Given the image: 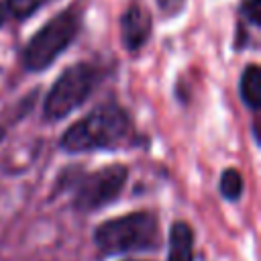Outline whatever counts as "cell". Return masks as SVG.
Here are the masks:
<instances>
[{
	"label": "cell",
	"instance_id": "obj_5",
	"mask_svg": "<svg viewBox=\"0 0 261 261\" xmlns=\"http://www.w3.org/2000/svg\"><path fill=\"white\" fill-rule=\"evenodd\" d=\"M124 181H126V167L124 165L116 163V165L102 167V169H98V171H94L82 179V184L77 186L73 204L77 210L102 208L120 194Z\"/></svg>",
	"mask_w": 261,
	"mask_h": 261
},
{
	"label": "cell",
	"instance_id": "obj_10",
	"mask_svg": "<svg viewBox=\"0 0 261 261\" xmlns=\"http://www.w3.org/2000/svg\"><path fill=\"white\" fill-rule=\"evenodd\" d=\"M45 0H6V10L14 14L16 18H27L31 16Z\"/></svg>",
	"mask_w": 261,
	"mask_h": 261
},
{
	"label": "cell",
	"instance_id": "obj_13",
	"mask_svg": "<svg viewBox=\"0 0 261 261\" xmlns=\"http://www.w3.org/2000/svg\"><path fill=\"white\" fill-rule=\"evenodd\" d=\"M6 14H8V10H6V4H4V2H0V24L6 20Z\"/></svg>",
	"mask_w": 261,
	"mask_h": 261
},
{
	"label": "cell",
	"instance_id": "obj_9",
	"mask_svg": "<svg viewBox=\"0 0 261 261\" xmlns=\"http://www.w3.org/2000/svg\"><path fill=\"white\" fill-rule=\"evenodd\" d=\"M220 192L228 200H239V196L243 194V177L237 169H224L220 177Z\"/></svg>",
	"mask_w": 261,
	"mask_h": 261
},
{
	"label": "cell",
	"instance_id": "obj_3",
	"mask_svg": "<svg viewBox=\"0 0 261 261\" xmlns=\"http://www.w3.org/2000/svg\"><path fill=\"white\" fill-rule=\"evenodd\" d=\"M77 33V18L73 12H59L47 20L29 41L24 49V65L31 71H41L49 67L55 57L71 43Z\"/></svg>",
	"mask_w": 261,
	"mask_h": 261
},
{
	"label": "cell",
	"instance_id": "obj_2",
	"mask_svg": "<svg viewBox=\"0 0 261 261\" xmlns=\"http://www.w3.org/2000/svg\"><path fill=\"white\" fill-rule=\"evenodd\" d=\"M94 241L102 255L153 249L157 245V220L149 212H133L110 218L94 230Z\"/></svg>",
	"mask_w": 261,
	"mask_h": 261
},
{
	"label": "cell",
	"instance_id": "obj_14",
	"mask_svg": "<svg viewBox=\"0 0 261 261\" xmlns=\"http://www.w3.org/2000/svg\"><path fill=\"white\" fill-rule=\"evenodd\" d=\"M128 261H137V259H128Z\"/></svg>",
	"mask_w": 261,
	"mask_h": 261
},
{
	"label": "cell",
	"instance_id": "obj_7",
	"mask_svg": "<svg viewBox=\"0 0 261 261\" xmlns=\"http://www.w3.org/2000/svg\"><path fill=\"white\" fill-rule=\"evenodd\" d=\"M194 232L190 224L175 222L169 230V257L167 261H194Z\"/></svg>",
	"mask_w": 261,
	"mask_h": 261
},
{
	"label": "cell",
	"instance_id": "obj_12",
	"mask_svg": "<svg viewBox=\"0 0 261 261\" xmlns=\"http://www.w3.org/2000/svg\"><path fill=\"white\" fill-rule=\"evenodd\" d=\"M157 6L165 16H175L177 12H181L184 0H157Z\"/></svg>",
	"mask_w": 261,
	"mask_h": 261
},
{
	"label": "cell",
	"instance_id": "obj_1",
	"mask_svg": "<svg viewBox=\"0 0 261 261\" xmlns=\"http://www.w3.org/2000/svg\"><path fill=\"white\" fill-rule=\"evenodd\" d=\"M128 133V116L116 104H104L71 124L61 135V147L69 153L110 149Z\"/></svg>",
	"mask_w": 261,
	"mask_h": 261
},
{
	"label": "cell",
	"instance_id": "obj_6",
	"mask_svg": "<svg viewBox=\"0 0 261 261\" xmlns=\"http://www.w3.org/2000/svg\"><path fill=\"white\" fill-rule=\"evenodd\" d=\"M120 33H122L124 47L128 51L141 49L151 35V14L143 10L139 4L128 6L120 20Z\"/></svg>",
	"mask_w": 261,
	"mask_h": 261
},
{
	"label": "cell",
	"instance_id": "obj_8",
	"mask_svg": "<svg viewBox=\"0 0 261 261\" xmlns=\"http://www.w3.org/2000/svg\"><path fill=\"white\" fill-rule=\"evenodd\" d=\"M241 98L243 102L257 110L261 106V69L257 65H249L241 77Z\"/></svg>",
	"mask_w": 261,
	"mask_h": 261
},
{
	"label": "cell",
	"instance_id": "obj_11",
	"mask_svg": "<svg viewBox=\"0 0 261 261\" xmlns=\"http://www.w3.org/2000/svg\"><path fill=\"white\" fill-rule=\"evenodd\" d=\"M241 12L251 24H255V27L261 24V0H243Z\"/></svg>",
	"mask_w": 261,
	"mask_h": 261
},
{
	"label": "cell",
	"instance_id": "obj_4",
	"mask_svg": "<svg viewBox=\"0 0 261 261\" xmlns=\"http://www.w3.org/2000/svg\"><path fill=\"white\" fill-rule=\"evenodd\" d=\"M96 84V69L88 63L67 67L45 98V118L59 120L86 102Z\"/></svg>",
	"mask_w": 261,
	"mask_h": 261
}]
</instances>
